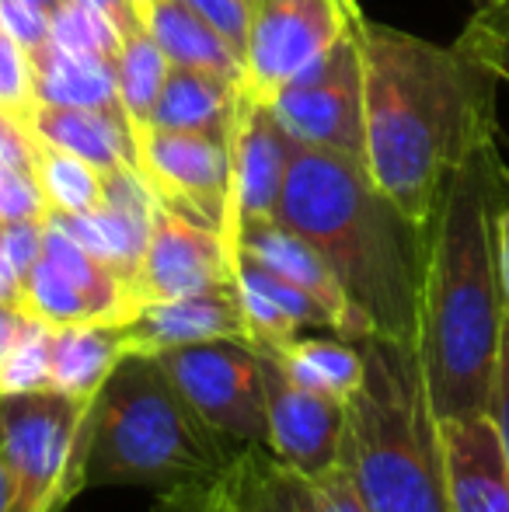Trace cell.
<instances>
[{
    "instance_id": "1",
    "label": "cell",
    "mask_w": 509,
    "mask_h": 512,
    "mask_svg": "<svg viewBox=\"0 0 509 512\" xmlns=\"http://www.w3.org/2000/svg\"><path fill=\"white\" fill-rule=\"evenodd\" d=\"M367 171L408 220L429 227L457 164L496 140L499 77L464 46L360 18Z\"/></svg>"
},
{
    "instance_id": "2",
    "label": "cell",
    "mask_w": 509,
    "mask_h": 512,
    "mask_svg": "<svg viewBox=\"0 0 509 512\" xmlns=\"http://www.w3.org/2000/svg\"><path fill=\"white\" fill-rule=\"evenodd\" d=\"M509 168L496 140L457 164L429 223L419 363L440 418L489 408L506 310L496 265V213Z\"/></svg>"
},
{
    "instance_id": "3",
    "label": "cell",
    "mask_w": 509,
    "mask_h": 512,
    "mask_svg": "<svg viewBox=\"0 0 509 512\" xmlns=\"http://www.w3.org/2000/svg\"><path fill=\"white\" fill-rule=\"evenodd\" d=\"M276 220L318 248L374 338L419 342L429 227L377 189L367 164L293 143Z\"/></svg>"
},
{
    "instance_id": "4",
    "label": "cell",
    "mask_w": 509,
    "mask_h": 512,
    "mask_svg": "<svg viewBox=\"0 0 509 512\" xmlns=\"http://www.w3.org/2000/svg\"><path fill=\"white\" fill-rule=\"evenodd\" d=\"M238 446L185 405L157 356H126L84 411L74 492L217 481Z\"/></svg>"
},
{
    "instance_id": "5",
    "label": "cell",
    "mask_w": 509,
    "mask_h": 512,
    "mask_svg": "<svg viewBox=\"0 0 509 512\" xmlns=\"http://www.w3.org/2000/svg\"><path fill=\"white\" fill-rule=\"evenodd\" d=\"M363 384L346 401L342 464L370 512H450L440 415L433 411L419 349L363 338Z\"/></svg>"
},
{
    "instance_id": "6",
    "label": "cell",
    "mask_w": 509,
    "mask_h": 512,
    "mask_svg": "<svg viewBox=\"0 0 509 512\" xmlns=\"http://www.w3.org/2000/svg\"><path fill=\"white\" fill-rule=\"evenodd\" d=\"M60 391L0 394V450L11 474V512H63L74 499L84 411Z\"/></svg>"
},
{
    "instance_id": "7",
    "label": "cell",
    "mask_w": 509,
    "mask_h": 512,
    "mask_svg": "<svg viewBox=\"0 0 509 512\" xmlns=\"http://www.w3.org/2000/svg\"><path fill=\"white\" fill-rule=\"evenodd\" d=\"M360 18L318 60H311L297 77H290L276 91L269 108L286 129V136L300 147L367 164Z\"/></svg>"
},
{
    "instance_id": "8",
    "label": "cell",
    "mask_w": 509,
    "mask_h": 512,
    "mask_svg": "<svg viewBox=\"0 0 509 512\" xmlns=\"http://www.w3.org/2000/svg\"><path fill=\"white\" fill-rule=\"evenodd\" d=\"M175 391L227 443H265L262 352L245 338H213L157 356Z\"/></svg>"
},
{
    "instance_id": "9",
    "label": "cell",
    "mask_w": 509,
    "mask_h": 512,
    "mask_svg": "<svg viewBox=\"0 0 509 512\" xmlns=\"http://www.w3.org/2000/svg\"><path fill=\"white\" fill-rule=\"evenodd\" d=\"M356 0H262L255 4L245 46L241 91L255 102H272L290 77L318 60L360 18Z\"/></svg>"
},
{
    "instance_id": "10",
    "label": "cell",
    "mask_w": 509,
    "mask_h": 512,
    "mask_svg": "<svg viewBox=\"0 0 509 512\" xmlns=\"http://www.w3.org/2000/svg\"><path fill=\"white\" fill-rule=\"evenodd\" d=\"M136 168L164 206L227 230L231 213V136L185 129H136Z\"/></svg>"
},
{
    "instance_id": "11",
    "label": "cell",
    "mask_w": 509,
    "mask_h": 512,
    "mask_svg": "<svg viewBox=\"0 0 509 512\" xmlns=\"http://www.w3.org/2000/svg\"><path fill=\"white\" fill-rule=\"evenodd\" d=\"M21 307L53 328L91 321L123 324L133 314V297L126 279L81 248L56 220H46V248L21 283Z\"/></svg>"
},
{
    "instance_id": "12",
    "label": "cell",
    "mask_w": 509,
    "mask_h": 512,
    "mask_svg": "<svg viewBox=\"0 0 509 512\" xmlns=\"http://www.w3.org/2000/svg\"><path fill=\"white\" fill-rule=\"evenodd\" d=\"M234 248L224 234L192 216L161 206L150 230L147 251L129 279L133 310L154 300L196 297V293L231 290L234 286Z\"/></svg>"
},
{
    "instance_id": "13",
    "label": "cell",
    "mask_w": 509,
    "mask_h": 512,
    "mask_svg": "<svg viewBox=\"0 0 509 512\" xmlns=\"http://www.w3.org/2000/svg\"><path fill=\"white\" fill-rule=\"evenodd\" d=\"M234 512H370L346 464L307 474L265 443H241L220 471Z\"/></svg>"
},
{
    "instance_id": "14",
    "label": "cell",
    "mask_w": 509,
    "mask_h": 512,
    "mask_svg": "<svg viewBox=\"0 0 509 512\" xmlns=\"http://www.w3.org/2000/svg\"><path fill=\"white\" fill-rule=\"evenodd\" d=\"M293 140L269 102H255L245 91L238 95V112L231 126V213L224 241L238 255V230L245 223L276 220L279 199L290 175Z\"/></svg>"
},
{
    "instance_id": "15",
    "label": "cell",
    "mask_w": 509,
    "mask_h": 512,
    "mask_svg": "<svg viewBox=\"0 0 509 512\" xmlns=\"http://www.w3.org/2000/svg\"><path fill=\"white\" fill-rule=\"evenodd\" d=\"M258 352H262L265 422H269L265 446L307 474L335 467L346 439V405L300 387L272 352Z\"/></svg>"
},
{
    "instance_id": "16",
    "label": "cell",
    "mask_w": 509,
    "mask_h": 512,
    "mask_svg": "<svg viewBox=\"0 0 509 512\" xmlns=\"http://www.w3.org/2000/svg\"><path fill=\"white\" fill-rule=\"evenodd\" d=\"M450 512H509V453L489 411L440 418Z\"/></svg>"
},
{
    "instance_id": "17",
    "label": "cell",
    "mask_w": 509,
    "mask_h": 512,
    "mask_svg": "<svg viewBox=\"0 0 509 512\" xmlns=\"http://www.w3.org/2000/svg\"><path fill=\"white\" fill-rule=\"evenodd\" d=\"M238 251L252 255L258 265H265L269 272H276L279 279L293 283L297 290H304L307 297H314L325 314L332 317L335 335L349 338V342H363L374 338L370 324L363 321V314L353 307V300L346 297V290L339 286L335 272L328 269V262L318 255L311 241L290 230L279 220H258L245 223L238 230Z\"/></svg>"
},
{
    "instance_id": "18",
    "label": "cell",
    "mask_w": 509,
    "mask_h": 512,
    "mask_svg": "<svg viewBox=\"0 0 509 512\" xmlns=\"http://www.w3.org/2000/svg\"><path fill=\"white\" fill-rule=\"evenodd\" d=\"M129 356H161L182 345L213 342V338H248L245 310H241L238 290H213L196 297L154 300L140 304L123 321Z\"/></svg>"
},
{
    "instance_id": "19",
    "label": "cell",
    "mask_w": 509,
    "mask_h": 512,
    "mask_svg": "<svg viewBox=\"0 0 509 512\" xmlns=\"http://www.w3.org/2000/svg\"><path fill=\"white\" fill-rule=\"evenodd\" d=\"M234 290H238L241 310H245L248 338L258 349L276 352L304 331H332L335 335L332 317L318 300L279 279L265 265H258L245 251H238L234 258Z\"/></svg>"
},
{
    "instance_id": "20",
    "label": "cell",
    "mask_w": 509,
    "mask_h": 512,
    "mask_svg": "<svg viewBox=\"0 0 509 512\" xmlns=\"http://www.w3.org/2000/svg\"><path fill=\"white\" fill-rule=\"evenodd\" d=\"M32 133L42 143L84 157L95 168H136V129L123 108H63L39 105L32 115ZM140 171V168H136Z\"/></svg>"
},
{
    "instance_id": "21",
    "label": "cell",
    "mask_w": 509,
    "mask_h": 512,
    "mask_svg": "<svg viewBox=\"0 0 509 512\" xmlns=\"http://www.w3.org/2000/svg\"><path fill=\"white\" fill-rule=\"evenodd\" d=\"M136 14L175 67L213 70L241 84L245 77L241 53L185 0H136Z\"/></svg>"
},
{
    "instance_id": "22",
    "label": "cell",
    "mask_w": 509,
    "mask_h": 512,
    "mask_svg": "<svg viewBox=\"0 0 509 512\" xmlns=\"http://www.w3.org/2000/svg\"><path fill=\"white\" fill-rule=\"evenodd\" d=\"M238 95L241 84L224 74L196 67H171L161 98L154 105V115H150V126L231 136Z\"/></svg>"
},
{
    "instance_id": "23",
    "label": "cell",
    "mask_w": 509,
    "mask_h": 512,
    "mask_svg": "<svg viewBox=\"0 0 509 512\" xmlns=\"http://www.w3.org/2000/svg\"><path fill=\"white\" fill-rule=\"evenodd\" d=\"M126 356L123 324L91 321L53 328V391L91 401Z\"/></svg>"
},
{
    "instance_id": "24",
    "label": "cell",
    "mask_w": 509,
    "mask_h": 512,
    "mask_svg": "<svg viewBox=\"0 0 509 512\" xmlns=\"http://www.w3.org/2000/svg\"><path fill=\"white\" fill-rule=\"evenodd\" d=\"M39 105L63 108H123L119 105L116 60L84 56L46 42L32 53Z\"/></svg>"
},
{
    "instance_id": "25",
    "label": "cell",
    "mask_w": 509,
    "mask_h": 512,
    "mask_svg": "<svg viewBox=\"0 0 509 512\" xmlns=\"http://www.w3.org/2000/svg\"><path fill=\"white\" fill-rule=\"evenodd\" d=\"M272 356L300 387L342 401V405L360 391L363 370H367L363 342H349V338L332 335V331L328 335H297Z\"/></svg>"
},
{
    "instance_id": "26",
    "label": "cell",
    "mask_w": 509,
    "mask_h": 512,
    "mask_svg": "<svg viewBox=\"0 0 509 512\" xmlns=\"http://www.w3.org/2000/svg\"><path fill=\"white\" fill-rule=\"evenodd\" d=\"M49 220L60 223L81 248H88L98 262L109 265L119 279H126V286L133 279L136 265H140L143 251H147L150 230H154V220H143V216H133L116 206H98L91 213H74V216L49 213Z\"/></svg>"
},
{
    "instance_id": "27",
    "label": "cell",
    "mask_w": 509,
    "mask_h": 512,
    "mask_svg": "<svg viewBox=\"0 0 509 512\" xmlns=\"http://www.w3.org/2000/svg\"><path fill=\"white\" fill-rule=\"evenodd\" d=\"M171 67L175 63L164 56V49L154 42L147 28H136L123 39V49L116 56V84H119V105L133 129L150 126L154 105L164 91Z\"/></svg>"
},
{
    "instance_id": "28",
    "label": "cell",
    "mask_w": 509,
    "mask_h": 512,
    "mask_svg": "<svg viewBox=\"0 0 509 512\" xmlns=\"http://www.w3.org/2000/svg\"><path fill=\"white\" fill-rule=\"evenodd\" d=\"M35 175H39L49 213H91V209L105 203V171L95 168L91 161H84V157L70 154V150L53 147V143L39 140Z\"/></svg>"
},
{
    "instance_id": "29",
    "label": "cell",
    "mask_w": 509,
    "mask_h": 512,
    "mask_svg": "<svg viewBox=\"0 0 509 512\" xmlns=\"http://www.w3.org/2000/svg\"><path fill=\"white\" fill-rule=\"evenodd\" d=\"M49 42L60 49L84 56H109L116 60L123 49V32L109 14H102L88 0H63L53 14H49Z\"/></svg>"
},
{
    "instance_id": "30",
    "label": "cell",
    "mask_w": 509,
    "mask_h": 512,
    "mask_svg": "<svg viewBox=\"0 0 509 512\" xmlns=\"http://www.w3.org/2000/svg\"><path fill=\"white\" fill-rule=\"evenodd\" d=\"M53 391V324L28 314L18 342L0 366V394Z\"/></svg>"
},
{
    "instance_id": "31",
    "label": "cell",
    "mask_w": 509,
    "mask_h": 512,
    "mask_svg": "<svg viewBox=\"0 0 509 512\" xmlns=\"http://www.w3.org/2000/svg\"><path fill=\"white\" fill-rule=\"evenodd\" d=\"M457 46L485 63L503 84H509V0L492 7H475L464 32L457 35Z\"/></svg>"
},
{
    "instance_id": "32",
    "label": "cell",
    "mask_w": 509,
    "mask_h": 512,
    "mask_svg": "<svg viewBox=\"0 0 509 512\" xmlns=\"http://www.w3.org/2000/svg\"><path fill=\"white\" fill-rule=\"evenodd\" d=\"M35 108H39V95H35L32 53L0 28V112L18 115L32 126Z\"/></svg>"
},
{
    "instance_id": "33",
    "label": "cell",
    "mask_w": 509,
    "mask_h": 512,
    "mask_svg": "<svg viewBox=\"0 0 509 512\" xmlns=\"http://www.w3.org/2000/svg\"><path fill=\"white\" fill-rule=\"evenodd\" d=\"M49 203L35 168H7L0 171V223L7 220H46Z\"/></svg>"
},
{
    "instance_id": "34",
    "label": "cell",
    "mask_w": 509,
    "mask_h": 512,
    "mask_svg": "<svg viewBox=\"0 0 509 512\" xmlns=\"http://www.w3.org/2000/svg\"><path fill=\"white\" fill-rule=\"evenodd\" d=\"M42 248H46V220H7L0 223V258L7 269L25 283L28 272L39 265Z\"/></svg>"
},
{
    "instance_id": "35",
    "label": "cell",
    "mask_w": 509,
    "mask_h": 512,
    "mask_svg": "<svg viewBox=\"0 0 509 512\" xmlns=\"http://www.w3.org/2000/svg\"><path fill=\"white\" fill-rule=\"evenodd\" d=\"M199 18H206L245 60L248 32H252L255 18V0H185Z\"/></svg>"
},
{
    "instance_id": "36",
    "label": "cell",
    "mask_w": 509,
    "mask_h": 512,
    "mask_svg": "<svg viewBox=\"0 0 509 512\" xmlns=\"http://www.w3.org/2000/svg\"><path fill=\"white\" fill-rule=\"evenodd\" d=\"M0 28L18 46L35 53V49L49 42V11L35 4V0H0Z\"/></svg>"
},
{
    "instance_id": "37",
    "label": "cell",
    "mask_w": 509,
    "mask_h": 512,
    "mask_svg": "<svg viewBox=\"0 0 509 512\" xmlns=\"http://www.w3.org/2000/svg\"><path fill=\"white\" fill-rule=\"evenodd\" d=\"M150 512H234L220 481H196V485L157 492Z\"/></svg>"
},
{
    "instance_id": "38",
    "label": "cell",
    "mask_w": 509,
    "mask_h": 512,
    "mask_svg": "<svg viewBox=\"0 0 509 512\" xmlns=\"http://www.w3.org/2000/svg\"><path fill=\"white\" fill-rule=\"evenodd\" d=\"M35 150H39V140L32 126L18 115L0 112V171L35 168Z\"/></svg>"
},
{
    "instance_id": "39",
    "label": "cell",
    "mask_w": 509,
    "mask_h": 512,
    "mask_svg": "<svg viewBox=\"0 0 509 512\" xmlns=\"http://www.w3.org/2000/svg\"><path fill=\"white\" fill-rule=\"evenodd\" d=\"M496 422L503 446L509 453V317L503 324V338H499V359H496V377H492V394H489V408H485Z\"/></svg>"
},
{
    "instance_id": "40",
    "label": "cell",
    "mask_w": 509,
    "mask_h": 512,
    "mask_svg": "<svg viewBox=\"0 0 509 512\" xmlns=\"http://www.w3.org/2000/svg\"><path fill=\"white\" fill-rule=\"evenodd\" d=\"M496 265H499V290H503V310L509 317V192L496 213Z\"/></svg>"
},
{
    "instance_id": "41",
    "label": "cell",
    "mask_w": 509,
    "mask_h": 512,
    "mask_svg": "<svg viewBox=\"0 0 509 512\" xmlns=\"http://www.w3.org/2000/svg\"><path fill=\"white\" fill-rule=\"evenodd\" d=\"M25 321H28V310L21 304H0V366H4L11 345L18 342Z\"/></svg>"
},
{
    "instance_id": "42",
    "label": "cell",
    "mask_w": 509,
    "mask_h": 512,
    "mask_svg": "<svg viewBox=\"0 0 509 512\" xmlns=\"http://www.w3.org/2000/svg\"><path fill=\"white\" fill-rule=\"evenodd\" d=\"M88 4H95L102 14H109L119 32H123V39L129 32H136V28H143L140 14H136V0H88Z\"/></svg>"
},
{
    "instance_id": "43",
    "label": "cell",
    "mask_w": 509,
    "mask_h": 512,
    "mask_svg": "<svg viewBox=\"0 0 509 512\" xmlns=\"http://www.w3.org/2000/svg\"><path fill=\"white\" fill-rule=\"evenodd\" d=\"M0 304H21V283H18V276L7 269L4 258H0Z\"/></svg>"
},
{
    "instance_id": "44",
    "label": "cell",
    "mask_w": 509,
    "mask_h": 512,
    "mask_svg": "<svg viewBox=\"0 0 509 512\" xmlns=\"http://www.w3.org/2000/svg\"><path fill=\"white\" fill-rule=\"evenodd\" d=\"M11 474H7V460H4V450H0V512H11Z\"/></svg>"
},
{
    "instance_id": "45",
    "label": "cell",
    "mask_w": 509,
    "mask_h": 512,
    "mask_svg": "<svg viewBox=\"0 0 509 512\" xmlns=\"http://www.w3.org/2000/svg\"><path fill=\"white\" fill-rule=\"evenodd\" d=\"M35 4H39V7H46V11H49V14H53V11H56V7H60V4H63V0H35Z\"/></svg>"
},
{
    "instance_id": "46",
    "label": "cell",
    "mask_w": 509,
    "mask_h": 512,
    "mask_svg": "<svg viewBox=\"0 0 509 512\" xmlns=\"http://www.w3.org/2000/svg\"><path fill=\"white\" fill-rule=\"evenodd\" d=\"M475 7H492V4H499V0H471Z\"/></svg>"
},
{
    "instance_id": "47",
    "label": "cell",
    "mask_w": 509,
    "mask_h": 512,
    "mask_svg": "<svg viewBox=\"0 0 509 512\" xmlns=\"http://www.w3.org/2000/svg\"><path fill=\"white\" fill-rule=\"evenodd\" d=\"M255 4H262V0H255Z\"/></svg>"
}]
</instances>
